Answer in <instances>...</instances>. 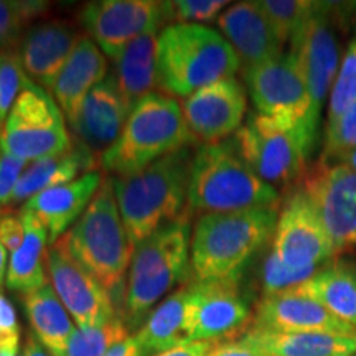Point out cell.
<instances>
[{
	"label": "cell",
	"mask_w": 356,
	"mask_h": 356,
	"mask_svg": "<svg viewBox=\"0 0 356 356\" xmlns=\"http://www.w3.org/2000/svg\"><path fill=\"white\" fill-rule=\"evenodd\" d=\"M241 66L221 33L200 24L168 25L157 38V88L170 97H188L198 89L233 78Z\"/></svg>",
	"instance_id": "277c9868"
},
{
	"label": "cell",
	"mask_w": 356,
	"mask_h": 356,
	"mask_svg": "<svg viewBox=\"0 0 356 356\" xmlns=\"http://www.w3.org/2000/svg\"><path fill=\"white\" fill-rule=\"evenodd\" d=\"M129 337L124 315H115L108 323L92 328H78L71 335L65 356H104L108 351Z\"/></svg>",
	"instance_id": "4dcf8cb0"
},
{
	"label": "cell",
	"mask_w": 356,
	"mask_h": 356,
	"mask_svg": "<svg viewBox=\"0 0 356 356\" xmlns=\"http://www.w3.org/2000/svg\"><path fill=\"white\" fill-rule=\"evenodd\" d=\"M215 346V343H207V341H193V343L177 346V348L162 351V353L152 356H210Z\"/></svg>",
	"instance_id": "7bdbcfd3"
},
{
	"label": "cell",
	"mask_w": 356,
	"mask_h": 356,
	"mask_svg": "<svg viewBox=\"0 0 356 356\" xmlns=\"http://www.w3.org/2000/svg\"><path fill=\"white\" fill-rule=\"evenodd\" d=\"M246 108V89L233 76L195 91L181 111L195 140L216 144L241 129Z\"/></svg>",
	"instance_id": "e0dca14e"
},
{
	"label": "cell",
	"mask_w": 356,
	"mask_h": 356,
	"mask_svg": "<svg viewBox=\"0 0 356 356\" xmlns=\"http://www.w3.org/2000/svg\"><path fill=\"white\" fill-rule=\"evenodd\" d=\"M191 340L226 343L244 335L252 312L238 291V280H193Z\"/></svg>",
	"instance_id": "2e32d148"
},
{
	"label": "cell",
	"mask_w": 356,
	"mask_h": 356,
	"mask_svg": "<svg viewBox=\"0 0 356 356\" xmlns=\"http://www.w3.org/2000/svg\"><path fill=\"white\" fill-rule=\"evenodd\" d=\"M0 356H24V355H20V350H7V351H0Z\"/></svg>",
	"instance_id": "c3c4849f"
},
{
	"label": "cell",
	"mask_w": 356,
	"mask_h": 356,
	"mask_svg": "<svg viewBox=\"0 0 356 356\" xmlns=\"http://www.w3.org/2000/svg\"><path fill=\"white\" fill-rule=\"evenodd\" d=\"M33 81L22 63L17 48H3L0 50V129L6 122L12 106L17 97L32 86Z\"/></svg>",
	"instance_id": "d6a6232c"
},
{
	"label": "cell",
	"mask_w": 356,
	"mask_h": 356,
	"mask_svg": "<svg viewBox=\"0 0 356 356\" xmlns=\"http://www.w3.org/2000/svg\"><path fill=\"white\" fill-rule=\"evenodd\" d=\"M22 355L24 356H51L47 350L43 348L42 345H40V341L33 337L32 332H30L25 338V345H24V351H22Z\"/></svg>",
	"instance_id": "f6af8a7d"
},
{
	"label": "cell",
	"mask_w": 356,
	"mask_h": 356,
	"mask_svg": "<svg viewBox=\"0 0 356 356\" xmlns=\"http://www.w3.org/2000/svg\"><path fill=\"white\" fill-rule=\"evenodd\" d=\"M244 81L257 114L304 126L312 136H318L320 118L314 111L304 76L289 53L269 63L244 70Z\"/></svg>",
	"instance_id": "8fae6325"
},
{
	"label": "cell",
	"mask_w": 356,
	"mask_h": 356,
	"mask_svg": "<svg viewBox=\"0 0 356 356\" xmlns=\"http://www.w3.org/2000/svg\"><path fill=\"white\" fill-rule=\"evenodd\" d=\"M341 3L315 2L314 12L291 38V51L310 92L315 114H322L328 92L332 91L338 66H340V42L337 20L343 8Z\"/></svg>",
	"instance_id": "30bf717a"
},
{
	"label": "cell",
	"mask_w": 356,
	"mask_h": 356,
	"mask_svg": "<svg viewBox=\"0 0 356 356\" xmlns=\"http://www.w3.org/2000/svg\"><path fill=\"white\" fill-rule=\"evenodd\" d=\"M291 292L318 302L333 317L356 328V266L353 262L328 261L309 280L291 289Z\"/></svg>",
	"instance_id": "d4e9b609"
},
{
	"label": "cell",
	"mask_w": 356,
	"mask_h": 356,
	"mask_svg": "<svg viewBox=\"0 0 356 356\" xmlns=\"http://www.w3.org/2000/svg\"><path fill=\"white\" fill-rule=\"evenodd\" d=\"M277 216V207L200 216L191 233V277L200 282L238 280L274 236Z\"/></svg>",
	"instance_id": "6da1fadb"
},
{
	"label": "cell",
	"mask_w": 356,
	"mask_h": 356,
	"mask_svg": "<svg viewBox=\"0 0 356 356\" xmlns=\"http://www.w3.org/2000/svg\"><path fill=\"white\" fill-rule=\"evenodd\" d=\"M236 149L266 184L292 186L304 180L317 137L304 126L275 121L262 114H249L248 122L233 137Z\"/></svg>",
	"instance_id": "ba28073f"
},
{
	"label": "cell",
	"mask_w": 356,
	"mask_h": 356,
	"mask_svg": "<svg viewBox=\"0 0 356 356\" xmlns=\"http://www.w3.org/2000/svg\"><path fill=\"white\" fill-rule=\"evenodd\" d=\"M353 102H356V35L350 40L338 66L330 97H328L327 122L340 118Z\"/></svg>",
	"instance_id": "836d02e7"
},
{
	"label": "cell",
	"mask_w": 356,
	"mask_h": 356,
	"mask_svg": "<svg viewBox=\"0 0 356 356\" xmlns=\"http://www.w3.org/2000/svg\"><path fill=\"white\" fill-rule=\"evenodd\" d=\"M7 270V249L0 243V286H2L3 277H6Z\"/></svg>",
	"instance_id": "bcb514c9"
},
{
	"label": "cell",
	"mask_w": 356,
	"mask_h": 356,
	"mask_svg": "<svg viewBox=\"0 0 356 356\" xmlns=\"http://www.w3.org/2000/svg\"><path fill=\"white\" fill-rule=\"evenodd\" d=\"M193 282L178 287L162 300L136 333L140 356H152L162 351L193 343L191 314H193Z\"/></svg>",
	"instance_id": "7402d4cb"
},
{
	"label": "cell",
	"mask_w": 356,
	"mask_h": 356,
	"mask_svg": "<svg viewBox=\"0 0 356 356\" xmlns=\"http://www.w3.org/2000/svg\"><path fill=\"white\" fill-rule=\"evenodd\" d=\"M335 163H343V165H348L350 168H353V170H356V150H353V152H350L348 155H345L343 159H340Z\"/></svg>",
	"instance_id": "7dc6e473"
},
{
	"label": "cell",
	"mask_w": 356,
	"mask_h": 356,
	"mask_svg": "<svg viewBox=\"0 0 356 356\" xmlns=\"http://www.w3.org/2000/svg\"><path fill=\"white\" fill-rule=\"evenodd\" d=\"M210 356H266L261 350H257L256 346L248 343L243 338L238 340L226 341V343L216 345Z\"/></svg>",
	"instance_id": "b9f144b4"
},
{
	"label": "cell",
	"mask_w": 356,
	"mask_h": 356,
	"mask_svg": "<svg viewBox=\"0 0 356 356\" xmlns=\"http://www.w3.org/2000/svg\"><path fill=\"white\" fill-rule=\"evenodd\" d=\"M47 8V2L0 0V50L15 47L20 42L24 26Z\"/></svg>",
	"instance_id": "e575fe53"
},
{
	"label": "cell",
	"mask_w": 356,
	"mask_h": 356,
	"mask_svg": "<svg viewBox=\"0 0 356 356\" xmlns=\"http://www.w3.org/2000/svg\"><path fill=\"white\" fill-rule=\"evenodd\" d=\"M167 22L175 20L177 24H195V22H211L220 17V12L228 2L221 0H175L162 2Z\"/></svg>",
	"instance_id": "74e56055"
},
{
	"label": "cell",
	"mask_w": 356,
	"mask_h": 356,
	"mask_svg": "<svg viewBox=\"0 0 356 356\" xmlns=\"http://www.w3.org/2000/svg\"><path fill=\"white\" fill-rule=\"evenodd\" d=\"M191 225L184 215L144 239L134 252L124 297V320L137 328L177 284L191 275Z\"/></svg>",
	"instance_id": "5b68a950"
},
{
	"label": "cell",
	"mask_w": 356,
	"mask_h": 356,
	"mask_svg": "<svg viewBox=\"0 0 356 356\" xmlns=\"http://www.w3.org/2000/svg\"><path fill=\"white\" fill-rule=\"evenodd\" d=\"M79 19L92 42L114 60L136 38L157 33L167 15L163 3L154 0H97L83 8Z\"/></svg>",
	"instance_id": "9a60e30c"
},
{
	"label": "cell",
	"mask_w": 356,
	"mask_h": 356,
	"mask_svg": "<svg viewBox=\"0 0 356 356\" xmlns=\"http://www.w3.org/2000/svg\"><path fill=\"white\" fill-rule=\"evenodd\" d=\"M216 22L244 70L269 63L284 55V43L257 2L234 3L226 8Z\"/></svg>",
	"instance_id": "d6986e66"
},
{
	"label": "cell",
	"mask_w": 356,
	"mask_h": 356,
	"mask_svg": "<svg viewBox=\"0 0 356 356\" xmlns=\"http://www.w3.org/2000/svg\"><path fill=\"white\" fill-rule=\"evenodd\" d=\"M47 270L53 291L78 328L99 327L119 315L111 292L73 259L61 238L48 248Z\"/></svg>",
	"instance_id": "5bb4252c"
},
{
	"label": "cell",
	"mask_w": 356,
	"mask_h": 356,
	"mask_svg": "<svg viewBox=\"0 0 356 356\" xmlns=\"http://www.w3.org/2000/svg\"><path fill=\"white\" fill-rule=\"evenodd\" d=\"M61 239L73 259L106 291L122 286L136 246L124 228L111 178L102 180L86 211Z\"/></svg>",
	"instance_id": "52a82bcc"
},
{
	"label": "cell",
	"mask_w": 356,
	"mask_h": 356,
	"mask_svg": "<svg viewBox=\"0 0 356 356\" xmlns=\"http://www.w3.org/2000/svg\"><path fill=\"white\" fill-rule=\"evenodd\" d=\"M193 157L186 147L113 180L124 228L136 248L160 226L185 215Z\"/></svg>",
	"instance_id": "7a4b0ae2"
},
{
	"label": "cell",
	"mask_w": 356,
	"mask_h": 356,
	"mask_svg": "<svg viewBox=\"0 0 356 356\" xmlns=\"http://www.w3.org/2000/svg\"><path fill=\"white\" fill-rule=\"evenodd\" d=\"M279 193L248 165L233 139L195 152L185 215H211L277 207Z\"/></svg>",
	"instance_id": "3957f363"
},
{
	"label": "cell",
	"mask_w": 356,
	"mask_h": 356,
	"mask_svg": "<svg viewBox=\"0 0 356 356\" xmlns=\"http://www.w3.org/2000/svg\"><path fill=\"white\" fill-rule=\"evenodd\" d=\"M92 167H95V155L79 144L73 145V149L66 154L32 162L22 172L6 208L13 207L24 200L29 202L30 198L44 190L76 180L79 173L84 175Z\"/></svg>",
	"instance_id": "83f0119b"
},
{
	"label": "cell",
	"mask_w": 356,
	"mask_h": 356,
	"mask_svg": "<svg viewBox=\"0 0 356 356\" xmlns=\"http://www.w3.org/2000/svg\"><path fill=\"white\" fill-rule=\"evenodd\" d=\"M129 114L131 109L127 108L122 96L113 81L106 78L89 92L78 121L71 126L76 134V144L83 145L91 154L99 150L104 154L121 136Z\"/></svg>",
	"instance_id": "44dd1931"
},
{
	"label": "cell",
	"mask_w": 356,
	"mask_h": 356,
	"mask_svg": "<svg viewBox=\"0 0 356 356\" xmlns=\"http://www.w3.org/2000/svg\"><path fill=\"white\" fill-rule=\"evenodd\" d=\"M355 356H356V355H355Z\"/></svg>",
	"instance_id": "681fc988"
},
{
	"label": "cell",
	"mask_w": 356,
	"mask_h": 356,
	"mask_svg": "<svg viewBox=\"0 0 356 356\" xmlns=\"http://www.w3.org/2000/svg\"><path fill=\"white\" fill-rule=\"evenodd\" d=\"M257 3L282 43L291 42L315 8L310 0H259Z\"/></svg>",
	"instance_id": "1f68e13d"
},
{
	"label": "cell",
	"mask_w": 356,
	"mask_h": 356,
	"mask_svg": "<svg viewBox=\"0 0 356 356\" xmlns=\"http://www.w3.org/2000/svg\"><path fill=\"white\" fill-rule=\"evenodd\" d=\"M20 350V325L10 300L0 292V351Z\"/></svg>",
	"instance_id": "f35d334b"
},
{
	"label": "cell",
	"mask_w": 356,
	"mask_h": 356,
	"mask_svg": "<svg viewBox=\"0 0 356 356\" xmlns=\"http://www.w3.org/2000/svg\"><path fill=\"white\" fill-rule=\"evenodd\" d=\"M273 252L296 270H317L340 252L300 186L292 190L280 208Z\"/></svg>",
	"instance_id": "7c38bea8"
},
{
	"label": "cell",
	"mask_w": 356,
	"mask_h": 356,
	"mask_svg": "<svg viewBox=\"0 0 356 356\" xmlns=\"http://www.w3.org/2000/svg\"><path fill=\"white\" fill-rule=\"evenodd\" d=\"M353 150H356V102H353L335 121L327 122L323 137V154L320 160L327 163H335Z\"/></svg>",
	"instance_id": "d590c367"
},
{
	"label": "cell",
	"mask_w": 356,
	"mask_h": 356,
	"mask_svg": "<svg viewBox=\"0 0 356 356\" xmlns=\"http://www.w3.org/2000/svg\"><path fill=\"white\" fill-rule=\"evenodd\" d=\"M0 149L30 163L73 149L63 113L47 89L33 83L17 97L0 129Z\"/></svg>",
	"instance_id": "9c48e42d"
},
{
	"label": "cell",
	"mask_w": 356,
	"mask_h": 356,
	"mask_svg": "<svg viewBox=\"0 0 356 356\" xmlns=\"http://www.w3.org/2000/svg\"><path fill=\"white\" fill-rule=\"evenodd\" d=\"M317 270L291 269L270 251L266 257L264 266H262V291H264V296L291 291V289L309 280Z\"/></svg>",
	"instance_id": "8d00e7d4"
},
{
	"label": "cell",
	"mask_w": 356,
	"mask_h": 356,
	"mask_svg": "<svg viewBox=\"0 0 356 356\" xmlns=\"http://www.w3.org/2000/svg\"><path fill=\"white\" fill-rule=\"evenodd\" d=\"M102 180L104 177L99 172H88L76 180L35 195L24 208L43 222L50 234V244H55L86 211Z\"/></svg>",
	"instance_id": "603a6c76"
},
{
	"label": "cell",
	"mask_w": 356,
	"mask_h": 356,
	"mask_svg": "<svg viewBox=\"0 0 356 356\" xmlns=\"http://www.w3.org/2000/svg\"><path fill=\"white\" fill-rule=\"evenodd\" d=\"M300 188L338 251L356 248V170L343 163L320 160L307 172Z\"/></svg>",
	"instance_id": "4fadbf2b"
},
{
	"label": "cell",
	"mask_w": 356,
	"mask_h": 356,
	"mask_svg": "<svg viewBox=\"0 0 356 356\" xmlns=\"http://www.w3.org/2000/svg\"><path fill=\"white\" fill-rule=\"evenodd\" d=\"M24 160L0 149V207H7L17 181L25 170Z\"/></svg>",
	"instance_id": "ab89813d"
},
{
	"label": "cell",
	"mask_w": 356,
	"mask_h": 356,
	"mask_svg": "<svg viewBox=\"0 0 356 356\" xmlns=\"http://www.w3.org/2000/svg\"><path fill=\"white\" fill-rule=\"evenodd\" d=\"M266 356H355L356 337L340 333H284L251 328L241 337Z\"/></svg>",
	"instance_id": "4316f807"
},
{
	"label": "cell",
	"mask_w": 356,
	"mask_h": 356,
	"mask_svg": "<svg viewBox=\"0 0 356 356\" xmlns=\"http://www.w3.org/2000/svg\"><path fill=\"white\" fill-rule=\"evenodd\" d=\"M104 356H140V350L136 338L127 337L118 345H114Z\"/></svg>",
	"instance_id": "ee69618b"
},
{
	"label": "cell",
	"mask_w": 356,
	"mask_h": 356,
	"mask_svg": "<svg viewBox=\"0 0 356 356\" xmlns=\"http://www.w3.org/2000/svg\"><path fill=\"white\" fill-rule=\"evenodd\" d=\"M195 142L180 104L154 91L134 106L121 136L102 154L101 165L115 177H129Z\"/></svg>",
	"instance_id": "8992f818"
},
{
	"label": "cell",
	"mask_w": 356,
	"mask_h": 356,
	"mask_svg": "<svg viewBox=\"0 0 356 356\" xmlns=\"http://www.w3.org/2000/svg\"><path fill=\"white\" fill-rule=\"evenodd\" d=\"M25 239V225L20 211L0 210V243L7 251L15 252Z\"/></svg>",
	"instance_id": "60d3db41"
},
{
	"label": "cell",
	"mask_w": 356,
	"mask_h": 356,
	"mask_svg": "<svg viewBox=\"0 0 356 356\" xmlns=\"http://www.w3.org/2000/svg\"><path fill=\"white\" fill-rule=\"evenodd\" d=\"M22 299L30 328L40 345L51 356H65L76 327L61 300L58 299L56 292L53 291L51 284L25 293Z\"/></svg>",
	"instance_id": "f546056e"
},
{
	"label": "cell",
	"mask_w": 356,
	"mask_h": 356,
	"mask_svg": "<svg viewBox=\"0 0 356 356\" xmlns=\"http://www.w3.org/2000/svg\"><path fill=\"white\" fill-rule=\"evenodd\" d=\"M25 225L24 244L12 252L7 267V287L22 296L35 292L48 284L44 267L50 244V234L32 211L22 208Z\"/></svg>",
	"instance_id": "f1b7e54d"
},
{
	"label": "cell",
	"mask_w": 356,
	"mask_h": 356,
	"mask_svg": "<svg viewBox=\"0 0 356 356\" xmlns=\"http://www.w3.org/2000/svg\"><path fill=\"white\" fill-rule=\"evenodd\" d=\"M108 78V60L91 38L81 37L51 92L61 113L74 126L89 92Z\"/></svg>",
	"instance_id": "cb8c5ba5"
},
{
	"label": "cell",
	"mask_w": 356,
	"mask_h": 356,
	"mask_svg": "<svg viewBox=\"0 0 356 356\" xmlns=\"http://www.w3.org/2000/svg\"><path fill=\"white\" fill-rule=\"evenodd\" d=\"M79 40L81 35L70 25L44 22L22 35L17 50L26 74L51 91Z\"/></svg>",
	"instance_id": "ffe728a7"
},
{
	"label": "cell",
	"mask_w": 356,
	"mask_h": 356,
	"mask_svg": "<svg viewBox=\"0 0 356 356\" xmlns=\"http://www.w3.org/2000/svg\"><path fill=\"white\" fill-rule=\"evenodd\" d=\"M252 328L284 333L318 332L356 337L355 327L333 317L318 302L291 291L262 296L256 305Z\"/></svg>",
	"instance_id": "ac0fdd59"
},
{
	"label": "cell",
	"mask_w": 356,
	"mask_h": 356,
	"mask_svg": "<svg viewBox=\"0 0 356 356\" xmlns=\"http://www.w3.org/2000/svg\"><path fill=\"white\" fill-rule=\"evenodd\" d=\"M157 33L136 38L114 58L113 81L129 109L157 88Z\"/></svg>",
	"instance_id": "484cf974"
}]
</instances>
